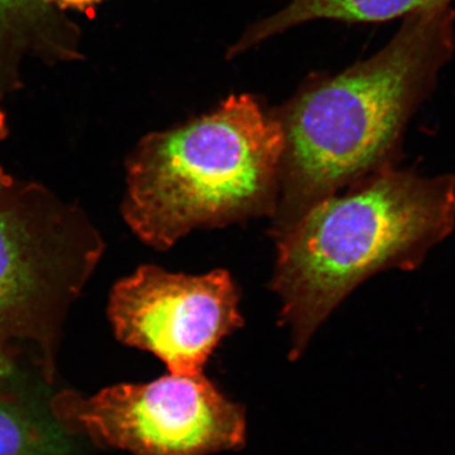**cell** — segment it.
Masks as SVG:
<instances>
[{
    "label": "cell",
    "mask_w": 455,
    "mask_h": 455,
    "mask_svg": "<svg viewBox=\"0 0 455 455\" xmlns=\"http://www.w3.org/2000/svg\"><path fill=\"white\" fill-rule=\"evenodd\" d=\"M454 26L451 4L409 14L385 49L287 108L275 235L320 200L395 164L410 119L453 55Z\"/></svg>",
    "instance_id": "1"
},
{
    "label": "cell",
    "mask_w": 455,
    "mask_h": 455,
    "mask_svg": "<svg viewBox=\"0 0 455 455\" xmlns=\"http://www.w3.org/2000/svg\"><path fill=\"white\" fill-rule=\"evenodd\" d=\"M455 228V175L396 164L320 200L277 238L272 287L300 355L331 311L367 278L414 271Z\"/></svg>",
    "instance_id": "2"
},
{
    "label": "cell",
    "mask_w": 455,
    "mask_h": 455,
    "mask_svg": "<svg viewBox=\"0 0 455 455\" xmlns=\"http://www.w3.org/2000/svg\"><path fill=\"white\" fill-rule=\"evenodd\" d=\"M284 133L251 95L149 134L127 161L123 217L140 241L172 247L191 230L276 212Z\"/></svg>",
    "instance_id": "3"
},
{
    "label": "cell",
    "mask_w": 455,
    "mask_h": 455,
    "mask_svg": "<svg viewBox=\"0 0 455 455\" xmlns=\"http://www.w3.org/2000/svg\"><path fill=\"white\" fill-rule=\"evenodd\" d=\"M103 252L79 206L0 166V379L27 355L53 382L66 316Z\"/></svg>",
    "instance_id": "4"
},
{
    "label": "cell",
    "mask_w": 455,
    "mask_h": 455,
    "mask_svg": "<svg viewBox=\"0 0 455 455\" xmlns=\"http://www.w3.org/2000/svg\"><path fill=\"white\" fill-rule=\"evenodd\" d=\"M50 406L70 435L133 455H209L244 444L243 410L204 373H170L92 397L66 390L51 397Z\"/></svg>",
    "instance_id": "5"
},
{
    "label": "cell",
    "mask_w": 455,
    "mask_h": 455,
    "mask_svg": "<svg viewBox=\"0 0 455 455\" xmlns=\"http://www.w3.org/2000/svg\"><path fill=\"white\" fill-rule=\"evenodd\" d=\"M238 305V289L223 269L188 276L143 266L113 287L108 315L123 344L152 353L171 374L193 376L243 325Z\"/></svg>",
    "instance_id": "6"
},
{
    "label": "cell",
    "mask_w": 455,
    "mask_h": 455,
    "mask_svg": "<svg viewBox=\"0 0 455 455\" xmlns=\"http://www.w3.org/2000/svg\"><path fill=\"white\" fill-rule=\"evenodd\" d=\"M20 374L0 379V455H77L74 436L51 411V398Z\"/></svg>",
    "instance_id": "7"
},
{
    "label": "cell",
    "mask_w": 455,
    "mask_h": 455,
    "mask_svg": "<svg viewBox=\"0 0 455 455\" xmlns=\"http://www.w3.org/2000/svg\"><path fill=\"white\" fill-rule=\"evenodd\" d=\"M453 0H289L275 16L260 20L245 32L230 50V55L244 52L277 33L310 20H334L346 22H383L409 16L415 12Z\"/></svg>",
    "instance_id": "8"
},
{
    "label": "cell",
    "mask_w": 455,
    "mask_h": 455,
    "mask_svg": "<svg viewBox=\"0 0 455 455\" xmlns=\"http://www.w3.org/2000/svg\"><path fill=\"white\" fill-rule=\"evenodd\" d=\"M52 2H55L61 8L84 9L94 5L95 3H99L100 0H52Z\"/></svg>",
    "instance_id": "9"
},
{
    "label": "cell",
    "mask_w": 455,
    "mask_h": 455,
    "mask_svg": "<svg viewBox=\"0 0 455 455\" xmlns=\"http://www.w3.org/2000/svg\"><path fill=\"white\" fill-rule=\"evenodd\" d=\"M5 133H7V128H5V116L3 113L2 108H0V140L4 139Z\"/></svg>",
    "instance_id": "10"
},
{
    "label": "cell",
    "mask_w": 455,
    "mask_h": 455,
    "mask_svg": "<svg viewBox=\"0 0 455 455\" xmlns=\"http://www.w3.org/2000/svg\"><path fill=\"white\" fill-rule=\"evenodd\" d=\"M8 11L7 7H5L4 4H3L2 0H0V14L3 13V12Z\"/></svg>",
    "instance_id": "11"
}]
</instances>
